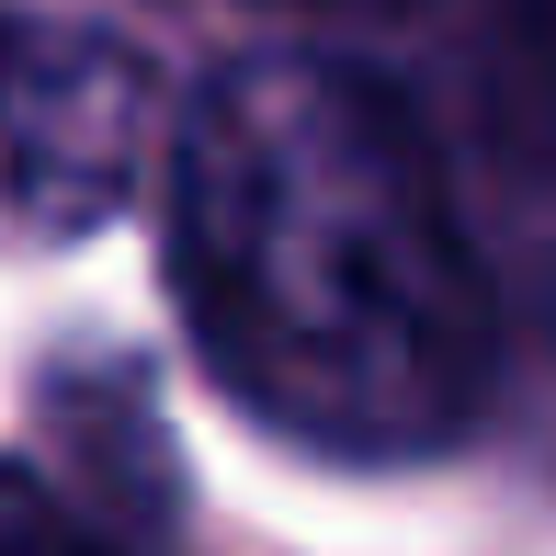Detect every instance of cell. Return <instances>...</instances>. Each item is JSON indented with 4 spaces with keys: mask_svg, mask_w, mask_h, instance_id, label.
Returning <instances> with one entry per match:
<instances>
[{
    "mask_svg": "<svg viewBox=\"0 0 556 556\" xmlns=\"http://www.w3.org/2000/svg\"><path fill=\"white\" fill-rule=\"evenodd\" d=\"M170 273L216 387L341 466L443 454L500 387V295L420 114L318 46L227 58L182 103Z\"/></svg>",
    "mask_w": 556,
    "mask_h": 556,
    "instance_id": "obj_1",
    "label": "cell"
},
{
    "mask_svg": "<svg viewBox=\"0 0 556 556\" xmlns=\"http://www.w3.org/2000/svg\"><path fill=\"white\" fill-rule=\"evenodd\" d=\"M148 137H160V91H148L137 46L46 12L0 23V193L35 239L103 227L137 193Z\"/></svg>",
    "mask_w": 556,
    "mask_h": 556,
    "instance_id": "obj_2",
    "label": "cell"
},
{
    "mask_svg": "<svg viewBox=\"0 0 556 556\" xmlns=\"http://www.w3.org/2000/svg\"><path fill=\"white\" fill-rule=\"evenodd\" d=\"M477 103H489L500 160L556 182V0H500L489 46H477Z\"/></svg>",
    "mask_w": 556,
    "mask_h": 556,
    "instance_id": "obj_3",
    "label": "cell"
},
{
    "mask_svg": "<svg viewBox=\"0 0 556 556\" xmlns=\"http://www.w3.org/2000/svg\"><path fill=\"white\" fill-rule=\"evenodd\" d=\"M0 534H46V545H80L91 534V511L80 500H46L23 466H0Z\"/></svg>",
    "mask_w": 556,
    "mask_h": 556,
    "instance_id": "obj_4",
    "label": "cell"
},
{
    "mask_svg": "<svg viewBox=\"0 0 556 556\" xmlns=\"http://www.w3.org/2000/svg\"><path fill=\"white\" fill-rule=\"evenodd\" d=\"M295 12H364V23H397V12H420V0H295Z\"/></svg>",
    "mask_w": 556,
    "mask_h": 556,
    "instance_id": "obj_5",
    "label": "cell"
}]
</instances>
